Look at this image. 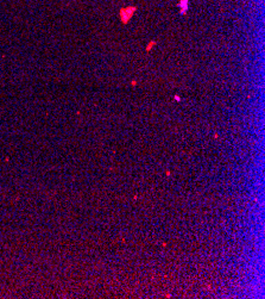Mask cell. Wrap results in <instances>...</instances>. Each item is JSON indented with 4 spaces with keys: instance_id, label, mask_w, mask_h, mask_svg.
<instances>
[{
    "instance_id": "1",
    "label": "cell",
    "mask_w": 265,
    "mask_h": 299,
    "mask_svg": "<svg viewBox=\"0 0 265 299\" xmlns=\"http://www.w3.org/2000/svg\"><path fill=\"white\" fill-rule=\"evenodd\" d=\"M136 11V7H127V8H123L120 11V17H121V22L124 24H126L130 21V18L133 16Z\"/></svg>"
},
{
    "instance_id": "2",
    "label": "cell",
    "mask_w": 265,
    "mask_h": 299,
    "mask_svg": "<svg viewBox=\"0 0 265 299\" xmlns=\"http://www.w3.org/2000/svg\"><path fill=\"white\" fill-rule=\"evenodd\" d=\"M180 5H181V13L184 14L185 11H187V7H188V0H181Z\"/></svg>"
},
{
    "instance_id": "3",
    "label": "cell",
    "mask_w": 265,
    "mask_h": 299,
    "mask_svg": "<svg viewBox=\"0 0 265 299\" xmlns=\"http://www.w3.org/2000/svg\"><path fill=\"white\" fill-rule=\"evenodd\" d=\"M152 45H156V42H155V41L150 42V44H149L148 47H146V50H148V51H150V50H151V47H152Z\"/></svg>"
},
{
    "instance_id": "4",
    "label": "cell",
    "mask_w": 265,
    "mask_h": 299,
    "mask_svg": "<svg viewBox=\"0 0 265 299\" xmlns=\"http://www.w3.org/2000/svg\"><path fill=\"white\" fill-rule=\"evenodd\" d=\"M175 100H177V101H180V100H181V99H180V97H178V95H176V97H175Z\"/></svg>"
}]
</instances>
